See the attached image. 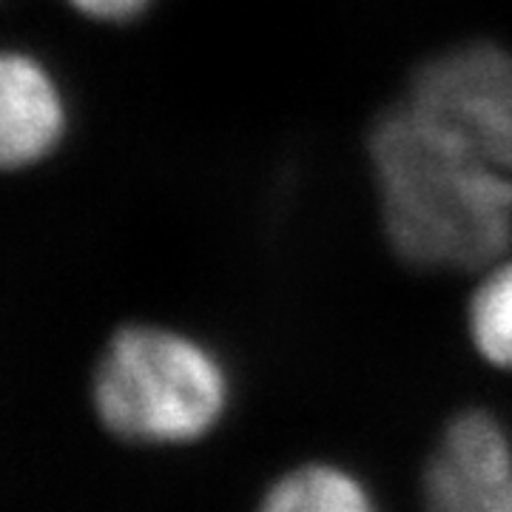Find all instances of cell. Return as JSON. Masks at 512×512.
<instances>
[{"mask_svg":"<svg viewBox=\"0 0 512 512\" xmlns=\"http://www.w3.org/2000/svg\"><path fill=\"white\" fill-rule=\"evenodd\" d=\"M512 481V441L487 410H464L447 424L424 467V512H498Z\"/></svg>","mask_w":512,"mask_h":512,"instance_id":"277c9868","label":"cell"},{"mask_svg":"<svg viewBox=\"0 0 512 512\" xmlns=\"http://www.w3.org/2000/svg\"><path fill=\"white\" fill-rule=\"evenodd\" d=\"M467 330L487 365L512 370V259L498 262L476 288L467 308Z\"/></svg>","mask_w":512,"mask_h":512,"instance_id":"52a82bcc","label":"cell"},{"mask_svg":"<svg viewBox=\"0 0 512 512\" xmlns=\"http://www.w3.org/2000/svg\"><path fill=\"white\" fill-rule=\"evenodd\" d=\"M382 222L419 268H473L512 242V174L404 103L370 134Z\"/></svg>","mask_w":512,"mask_h":512,"instance_id":"6da1fadb","label":"cell"},{"mask_svg":"<svg viewBox=\"0 0 512 512\" xmlns=\"http://www.w3.org/2000/svg\"><path fill=\"white\" fill-rule=\"evenodd\" d=\"M407 103L512 174V52L493 43L447 49L416 72Z\"/></svg>","mask_w":512,"mask_h":512,"instance_id":"3957f363","label":"cell"},{"mask_svg":"<svg viewBox=\"0 0 512 512\" xmlns=\"http://www.w3.org/2000/svg\"><path fill=\"white\" fill-rule=\"evenodd\" d=\"M259 512H376L359 478L336 464H302L265 493Z\"/></svg>","mask_w":512,"mask_h":512,"instance_id":"8992f818","label":"cell"},{"mask_svg":"<svg viewBox=\"0 0 512 512\" xmlns=\"http://www.w3.org/2000/svg\"><path fill=\"white\" fill-rule=\"evenodd\" d=\"M63 131V103L32 57L0 52V168L32 163Z\"/></svg>","mask_w":512,"mask_h":512,"instance_id":"5b68a950","label":"cell"},{"mask_svg":"<svg viewBox=\"0 0 512 512\" xmlns=\"http://www.w3.org/2000/svg\"><path fill=\"white\" fill-rule=\"evenodd\" d=\"M74 6L97 20H128L140 15L151 0H72Z\"/></svg>","mask_w":512,"mask_h":512,"instance_id":"ba28073f","label":"cell"},{"mask_svg":"<svg viewBox=\"0 0 512 512\" xmlns=\"http://www.w3.org/2000/svg\"><path fill=\"white\" fill-rule=\"evenodd\" d=\"M498 512H512V481L510 487H507V493H504V498H501V510Z\"/></svg>","mask_w":512,"mask_h":512,"instance_id":"9c48e42d","label":"cell"},{"mask_svg":"<svg viewBox=\"0 0 512 512\" xmlns=\"http://www.w3.org/2000/svg\"><path fill=\"white\" fill-rule=\"evenodd\" d=\"M94 410L134 444H191L208 436L231 402V379L205 342L134 325L114 333L94 373Z\"/></svg>","mask_w":512,"mask_h":512,"instance_id":"7a4b0ae2","label":"cell"}]
</instances>
